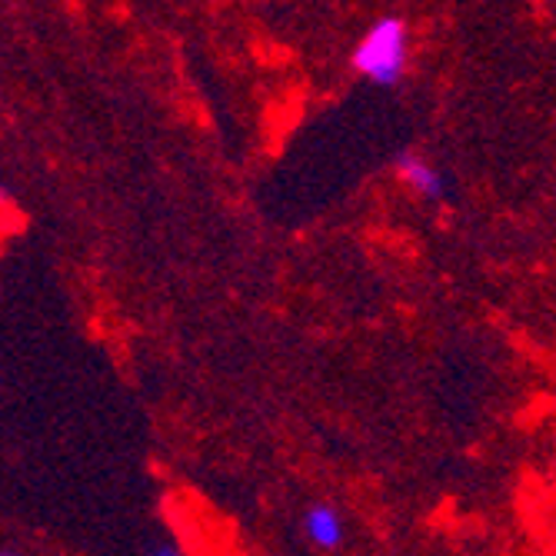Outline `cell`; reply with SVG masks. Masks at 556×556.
<instances>
[{
  "mask_svg": "<svg viewBox=\"0 0 556 556\" xmlns=\"http://www.w3.org/2000/svg\"><path fill=\"white\" fill-rule=\"evenodd\" d=\"M393 167H396V177L407 184L417 197L430 200V204H443V200L450 197V177L433 161L417 154V150H403V154H396Z\"/></svg>",
  "mask_w": 556,
  "mask_h": 556,
  "instance_id": "obj_2",
  "label": "cell"
},
{
  "mask_svg": "<svg viewBox=\"0 0 556 556\" xmlns=\"http://www.w3.org/2000/svg\"><path fill=\"white\" fill-rule=\"evenodd\" d=\"M147 556H184V553L177 549V543L164 540V543H157V546H150V553H147Z\"/></svg>",
  "mask_w": 556,
  "mask_h": 556,
  "instance_id": "obj_4",
  "label": "cell"
},
{
  "mask_svg": "<svg viewBox=\"0 0 556 556\" xmlns=\"http://www.w3.org/2000/svg\"><path fill=\"white\" fill-rule=\"evenodd\" d=\"M410 58V27L396 14L377 17L367 34L357 40L350 54V64L361 77H367L377 87H396Z\"/></svg>",
  "mask_w": 556,
  "mask_h": 556,
  "instance_id": "obj_1",
  "label": "cell"
},
{
  "mask_svg": "<svg viewBox=\"0 0 556 556\" xmlns=\"http://www.w3.org/2000/svg\"><path fill=\"white\" fill-rule=\"evenodd\" d=\"M0 556H21V553H0Z\"/></svg>",
  "mask_w": 556,
  "mask_h": 556,
  "instance_id": "obj_5",
  "label": "cell"
},
{
  "mask_svg": "<svg viewBox=\"0 0 556 556\" xmlns=\"http://www.w3.org/2000/svg\"><path fill=\"white\" fill-rule=\"evenodd\" d=\"M303 530H307V536L320 549H337L343 543V520L333 507H327V503H314L307 517H303Z\"/></svg>",
  "mask_w": 556,
  "mask_h": 556,
  "instance_id": "obj_3",
  "label": "cell"
}]
</instances>
